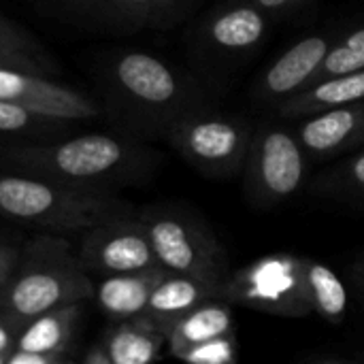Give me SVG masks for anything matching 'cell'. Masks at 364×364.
Here are the masks:
<instances>
[{
  "instance_id": "9a60e30c",
  "label": "cell",
  "mask_w": 364,
  "mask_h": 364,
  "mask_svg": "<svg viewBox=\"0 0 364 364\" xmlns=\"http://www.w3.org/2000/svg\"><path fill=\"white\" fill-rule=\"evenodd\" d=\"M164 269H151L134 275H109L94 286L98 307L113 320L143 318L156 284L164 277Z\"/></svg>"
},
{
  "instance_id": "9c48e42d",
  "label": "cell",
  "mask_w": 364,
  "mask_h": 364,
  "mask_svg": "<svg viewBox=\"0 0 364 364\" xmlns=\"http://www.w3.org/2000/svg\"><path fill=\"white\" fill-rule=\"evenodd\" d=\"M0 100L26 107L55 122L94 119L100 113L98 105L83 92L49 77L9 66H0Z\"/></svg>"
},
{
  "instance_id": "83f0119b",
  "label": "cell",
  "mask_w": 364,
  "mask_h": 364,
  "mask_svg": "<svg viewBox=\"0 0 364 364\" xmlns=\"http://www.w3.org/2000/svg\"><path fill=\"white\" fill-rule=\"evenodd\" d=\"M252 2L258 9H262L267 15H282V13H288L292 9H296L305 0H252Z\"/></svg>"
},
{
  "instance_id": "4fadbf2b",
  "label": "cell",
  "mask_w": 364,
  "mask_h": 364,
  "mask_svg": "<svg viewBox=\"0 0 364 364\" xmlns=\"http://www.w3.org/2000/svg\"><path fill=\"white\" fill-rule=\"evenodd\" d=\"M294 132L309 160L348 154L364 143V100L303 117Z\"/></svg>"
},
{
  "instance_id": "d6986e66",
  "label": "cell",
  "mask_w": 364,
  "mask_h": 364,
  "mask_svg": "<svg viewBox=\"0 0 364 364\" xmlns=\"http://www.w3.org/2000/svg\"><path fill=\"white\" fill-rule=\"evenodd\" d=\"M303 275L314 314L333 324L343 322L350 307V296L339 275L331 267L311 258H303Z\"/></svg>"
},
{
  "instance_id": "f1b7e54d",
  "label": "cell",
  "mask_w": 364,
  "mask_h": 364,
  "mask_svg": "<svg viewBox=\"0 0 364 364\" xmlns=\"http://www.w3.org/2000/svg\"><path fill=\"white\" fill-rule=\"evenodd\" d=\"M13 328H15V324L2 314V318H0V356L6 354L13 343Z\"/></svg>"
},
{
  "instance_id": "ac0fdd59",
  "label": "cell",
  "mask_w": 364,
  "mask_h": 364,
  "mask_svg": "<svg viewBox=\"0 0 364 364\" xmlns=\"http://www.w3.org/2000/svg\"><path fill=\"white\" fill-rule=\"evenodd\" d=\"M164 346L166 335L143 316L122 322L109 335L105 358L109 364H154Z\"/></svg>"
},
{
  "instance_id": "4316f807",
  "label": "cell",
  "mask_w": 364,
  "mask_h": 364,
  "mask_svg": "<svg viewBox=\"0 0 364 364\" xmlns=\"http://www.w3.org/2000/svg\"><path fill=\"white\" fill-rule=\"evenodd\" d=\"M17 269V252L0 243V294L11 284Z\"/></svg>"
},
{
  "instance_id": "30bf717a",
  "label": "cell",
  "mask_w": 364,
  "mask_h": 364,
  "mask_svg": "<svg viewBox=\"0 0 364 364\" xmlns=\"http://www.w3.org/2000/svg\"><path fill=\"white\" fill-rule=\"evenodd\" d=\"M339 36V32H314L290 45L258 77L254 94L262 102L282 105L311 87L322 70L331 47L337 43Z\"/></svg>"
},
{
  "instance_id": "7402d4cb",
  "label": "cell",
  "mask_w": 364,
  "mask_h": 364,
  "mask_svg": "<svg viewBox=\"0 0 364 364\" xmlns=\"http://www.w3.org/2000/svg\"><path fill=\"white\" fill-rule=\"evenodd\" d=\"M0 66L28 70L34 75L49 77L53 66L45 62L41 47L11 21L0 17Z\"/></svg>"
},
{
  "instance_id": "44dd1931",
  "label": "cell",
  "mask_w": 364,
  "mask_h": 364,
  "mask_svg": "<svg viewBox=\"0 0 364 364\" xmlns=\"http://www.w3.org/2000/svg\"><path fill=\"white\" fill-rule=\"evenodd\" d=\"M100 9H107L132 23L164 26L181 19V15L196 0H81Z\"/></svg>"
},
{
  "instance_id": "603a6c76",
  "label": "cell",
  "mask_w": 364,
  "mask_h": 364,
  "mask_svg": "<svg viewBox=\"0 0 364 364\" xmlns=\"http://www.w3.org/2000/svg\"><path fill=\"white\" fill-rule=\"evenodd\" d=\"M364 70V23L341 34L337 43L331 47L322 70L316 81H324L331 77H343Z\"/></svg>"
},
{
  "instance_id": "4dcf8cb0",
  "label": "cell",
  "mask_w": 364,
  "mask_h": 364,
  "mask_svg": "<svg viewBox=\"0 0 364 364\" xmlns=\"http://www.w3.org/2000/svg\"><path fill=\"white\" fill-rule=\"evenodd\" d=\"M92 364H109V363H107V358H105V356H96V358L92 360Z\"/></svg>"
},
{
  "instance_id": "ffe728a7",
  "label": "cell",
  "mask_w": 364,
  "mask_h": 364,
  "mask_svg": "<svg viewBox=\"0 0 364 364\" xmlns=\"http://www.w3.org/2000/svg\"><path fill=\"white\" fill-rule=\"evenodd\" d=\"M73 318H75V305L30 320L23 326L21 335L17 337L15 352L51 356L53 352H58L66 346Z\"/></svg>"
},
{
  "instance_id": "5b68a950",
  "label": "cell",
  "mask_w": 364,
  "mask_h": 364,
  "mask_svg": "<svg viewBox=\"0 0 364 364\" xmlns=\"http://www.w3.org/2000/svg\"><path fill=\"white\" fill-rule=\"evenodd\" d=\"M109 198L28 175H0V213L38 224H102L115 215Z\"/></svg>"
},
{
  "instance_id": "d4e9b609",
  "label": "cell",
  "mask_w": 364,
  "mask_h": 364,
  "mask_svg": "<svg viewBox=\"0 0 364 364\" xmlns=\"http://www.w3.org/2000/svg\"><path fill=\"white\" fill-rule=\"evenodd\" d=\"M66 122H55L41 117L26 107L0 100V134H30V132H47L53 126H62Z\"/></svg>"
},
{
  "instance_id": "3957f363",
  "label": "cell",
  "mask_w": 364,
  "mask_h": 364,
  "mask_svg": "<svg viewBox=\"0 0 364 364\" xmlns=\"http://www.w3.org/2000/svg\"><path fill=\"white\" fill-rule=\"evenodd\" d=\"M156 262L173 275H188L224 286L228 254L196 215L179 209H149L141 215Z\"/></svg>"
},
{
  "instance_id": "8992f818",
  "label": "cell",
  "mask_w": 364,
  "mask_h": 364,
  "mask_svg": "<svg viewBox=\"0 0 364 364\" xmlns=\"http://www.w3.org/2000/svg\"><path fill=\"white\" fill-rule=\"evenodd\" d=\"M224 301L279 318H305L314 314L303 258L273 254L232 271L224 284Z\"/></svg>"
},
{
  "instance_id": "1f68e13d",
  "label": "cell",
  "mask_w": 364,
  "mask_h": 364,
  "mask_svg": "<svg viewBox=\"0 0 364 364\" xmlns=\"http://www.w3.org/2000/svg\"><path fill=\"white\" fill-rule=\"evenodd\" d=\"M6 360H9V358H6V354H2V356H0V364H6Z\"/></svg>"
},
{
  "instance_id": "d6a6232c",
  "label": "cell",
  "mask_w": 364,
  "mask_h": 364,
  "mask_svg": "<svg viewBox=\"0 0 364 364\" xmlns=\"http://www.w3.org/2000/svg\"><path fill=\"white\" fill-rule=\"evenodd\" d=\"M320 364H346V363H320Z\"/></svg>"
},
{
  "instance_id": "f546056e",
  "label": "cell",
  "mask_w": 364,
  "mask_h": 364,
  "mask_svg": "<svg viewBox=\"0 0 364 364\" xmlns=\"http://www.w3.org/2000/svg\"><path fill=\"white\" fill-rule=\"evenodd\" d=\"M6 364H51L49 356H38V354H23V352H15Z\"/></svg>"
},
{
  "instance_id": "cb8c5ba5",
  "label": "cell",
  "mask_w": 364,
  "mask_h": 364,
  "mask_svg": "<svg viewBox=\"0 0 364 364\" xmlns=\"http://www.w3.org/2000/svg\"><path fill=\"white\" fill-rule=\"evenodd\" d=\"M318 190L328 196L364 198V149L322 175V179L318 181Z\"/></svg>"
},
{
  "instance_id": "2e32d148",
  "label": "cell",
  "mask_w": 364,
  "mask_h": 364,
  "mask_svg": "<svg viewBox=\"0 0 364 364\" xmlns=\"http://www.w3.org/2000/svg\"><path fill=\"white\" fill-rule=\"evenodd\" d=\"M364 100V70L343 77L316 81L305 92L277 105V113L286 119H303L322 111L339 109Z\"/></svg>"
},
{
  "instance_id": "7a4b0ae2",
  "label": "cell",
  "mask_w": 364,
  "mask_h": 364,
  "mask_svg": "<svg viewBox=\"0 0 364 364\" xmlns=\"http://www.w3.org/2000/svg\"><path fill=\"white\" fill-rule=\"evenodd\" d=\"M4 158L30 173L60 181H94L117 171L136 166L143 149L102 132L79 134L60 143L19 145L4 151Z\"/></svg>"
},
{
  "instance_id": "52a82bcc",
  "label": "cell",
  "mask_w": 364,
  "mask_h": 364,
  "mask_svg": "<svg viewBox=\"0 0 364 364\" xmlns=\"http://www.w3.org/2000/svg\"><path fill=\"white\" fill-rule=\"evenodd\" d=\"M62 252L51 264L45 256H32V262L19 264L6 290L0 294L2 314L17 326L45 314H53L85 299L94 288L75 262H64Z\"/></svg>"
},
{
  "instance_id": "484cf974",
  "label": "cell",
  "mask_w": 364,
  "mask_h": 364,
  "mask_svg": "<svg viewBox=\"0 0 364 364\" xmlns=\"http://www.w3.org/2000/svg\"><path fill=\"white\" fill-rule=\"evenodd\" d=\"M177 360L186 364H239L237 335L228 333L183 352Z\"/></svg>"
},
{
  "instance_id": "8fae6325",
  "label": "cell",
  "mask_w": 364,
  "mask_h": 364,
  "mask_svg": "<svg viewBox=\"0 0 364 364\" xmlns=\"http://www.w3.org/2000/svg\"><path fill=\"white\" fill-rule=\"evenodd\" d=\"M83 260L109 275H134L160 269L143 222L113 218L98 224L83 243Z\"/></svg>"
},
{
  "instance_id": "277c9868",
  "label": "cell",
  "mask_w": 364,
  "mask_h": 364,
  "mask_svg": "<svg viewBox=\"0 0 364 364\" xmlns=\"http://www.w3.org/2000/svg\"><path fill=\"white\" fill-rule=\"evenodd\" d=\"M254 130L256 128L243 117L203 107L175 122L166 130V136L203 175L226 179L245 168Z\"/></svg>"
},
{
  "instance_id": "e0dca14e",
  "label": "cell",
  "mask_w": 364,
  "mask_h": 364,
  "mask_svg": "<svg viewBox=\"0 0 364 364\" xmlns=\"http://www.w3.org/2000/svg\"><path fill=\"white\" fill-rule=\"evenodd\" d=\"M235 333V314L232 305L226 301H211L200 305L181 318L166 335V346L175 358L183 352L207 343L215 337Z\"/></svg>"
},
{
  "instance_id": "ba28073f",
  "label": "cell",
  "mask_w": 364,
  "mask_h": 364,
  "mask_svg": "<svg viewBox=\"0 0 364 364\" xmlns=\"http://www.w3.org/2000/svg\"><path fill=\"white\" fill-rule=\"evenodd\" d=\"M307 154L294 130L279 124L256 126L245 162L247 196L258 207L292 198L307 179Z\"/></svg>"
},
{
  "instance_id": "5bb4252c",
  "label": "cell",
  "mask_w": 364,
  "mask_h": 364,
  "mask_svg": "<svg viewBox=\"0 0 364 364\" xmlns=\"http://www.w3.org/2000/svg\"><path fill=\"white\" fill-rule=\"evenodd\" d=\"M211 301H224V286L188 275L164 273L149 296L145 318H149L164 335H168V331L181 318Z\"/></svg>"
},
{
  "instance_id": "7c38bea8",
  "label": "cell",
  "mask_w": 364,
  "mask_h": 364,
  "mask_svg": "<svg viewBox=\"0 0 364 364\" xmlns=\"http://www.w3.org/2000/svg\"><path fill=\"white\" fill-rule=\"evenodd\" d=\"M269 30V15L252 0H235L218 6L200 26L203 45L230 60L254 51Z\"/></svg>"
},
{
  "instance_id": "6da1fadb",
  "label": "cell",
  "mask_w": 364,
  "mask_h": 364,
  "mask_svg": "<svg viewBox=\"0 0 364 364\" xmlns=\"http://www.w3.org/2000/svg\"><path fill=\"white\" fill-rule=\"evenodd\" d=\"M113 85L128 102L166 130L183 115L209 107L203 90L177 68L145 51H124L111 64Z\"/></svg>"
}]
</instances>
